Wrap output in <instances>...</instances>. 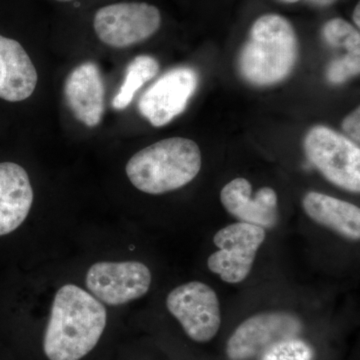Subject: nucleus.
Returning a JSON list of instances; mask_svg holds the SVG:
<instances>
[{
	"label": "nucleus",
	"mask_w": 360,
	"mask_h": 360,
	"mask_svg": "<svg viewBox=\"0 0 360 360\" xmlns=\"http://www.w3.org/2000/svg\"><path fill=\"white\" fill-rule=\"evenodd\" d=\"M103 303L75 284L56 291L45 329L44 350L49 360H80L96 347L106 328Z\"/></svg>",
	"instance_id": "1"
},
{
	"label": "nucleus",
	"mask_w": 360,
	"mask_h": 360,
	"mask_svg": "<svg viewBox=\"0 0 360 360\" xmlns=\"http://www.w3.org/2000/svg\"><path fill=\"white\" fill-rule=\"evenodd\" d=\"M202 156L191 139L170 137L141 149L127 162L125 172L132 184L144 193L176 191L200 174Z\"/></svg>",
	"instance_id": "2"
},
{
	"label": "nucleus",
	"mask_w": 360,
	"mask_h": 360,
	"mask_svg": "<svg viewBox=\"0 0 360 360\" xmlns=\"http://www.w3.org/2000/svg\"><path fill=\"white\" fill-rule=\"evenodd\" d=\"M297 56V39L290 21L277 14H266L251 28L239 56V68L250 84H274L288 77Z\"/></svg>",
	"instance_id": "3"
},
{
	"label": "nucleus",
	"mask_w": 360,
	"mask_h": 360,
	"mask_svg": "<svg viewBox=\"0 0 360 360\" xmlns=\"http://www.w3.org/2000/svg\"><path fill=\"white\" fill-rule=\"evenodd\" d=\"M307 158L331 184L360 191V149L354 142L322 125L309 130L304 141Z\"/></svg>",
	"instance_id": "4"
},
{
	"label": "nucleus",
	"mask_w": 360,
	"mask_h": 360,
	"mask_svg": "<svg viewBox=\"0 0 360 360\" xmlns=\"http://www.w3.org/2000/svg\"><path fill=\"white\" fill-rule=\"evenodd\" d=\"M160 25L158 7L146 2H120L101 7L94 20L98 39L115 49L144 41L158 32Z\"/></svg>",
	"instance_id": "5"
},
{
	"label": "nucleus",
	"mask_w": 360,
	"mask_h": 360,
	"mask_svg": "<svg viewBox=\"0 0 360 360\" xmlns=\"http://www.w3.org/2000/svg\"><path fill=\"white\" fill-rule=\"evenodd\" d=\"M265 236V229L257 225L245 222L227 225L213 238L219 250L208 257V269L224 283H243L250 276Z\"/></svg>",
	"instance_id": "6"
},
{
	"label": "nucleus",
	"mask_w": 360,
	"mask_h": 360,
	"mask_svg": "<svg viewBox=\"0 0 360 360\" xmlns=\"http://www.w3.org/2000/svg\"><path fill=\"white\" fill-rule=\"evenodd\" d=\"M167 307L191 340L207 342L219 333V296L207 284L191 281L177 286L168 295Z\"/></svg>",
	"instance_id": "7"
},
{
	"label": "nucleus",
	"mask_w": 360,
	"mask_h": 360,
	"mask_svg": "<svg viewBox=\"0 0 360 360\" xmlns=\"http://www.w3.org/2000/svg\"><path fill=\"white\" fill-rule=\"evenodd\" d=\"M302 322L286 312H264L243 321L227 341L226 354L231 360H250L264 354L281 341L295 338Z\"/></svg>",
	"instance_id": "8"
},
{
	"label": "nucleus",
	"mask_w": 360,
	"mask_h": 360,
	"mask_svg": "<svg viewBox=\"0 0 360 360\" xmlns=\"http://www.w3.org/2000/svg\"><path fill=\"white\" fill-rule=\"evenodd\" d=\"M85 284L99 302L122 305L148 293L151 272L139 262H97L87 271Z\"/></svg>",
	"instance_id": "9"
},
{
	"label": "nucleus",
	"mask_w": 360,
	"mask_h": 360,
	"mask_svg": "<svg viewBox=\"0 0 360 360\" xmlns=\"http://www.w3.org/2000/svg\"><path fill=\"white\" fill-rule=\"evenodd\" d=\"M198 84V75L191 68L167 71L142 94L139 101V112L153 127L167 125L186 110Z\"/></svg>",
	"instance_id": "10"
},
{
	"label": "nucleus",
	"mask_w": 360,
	"mask_h": 360,
	"mask_svg": "<svg viewBox=\"0 0 360 360\" xmlns=\"http://www.w3.org/2000/svg\"><path fill=\"white\" fill-rule=\"evenodd\" d=\"M220 201L239 222L271 229L278 221L276 191L262 187L252 198L250 182L243 177L231 180L222 188Z\"/></svg>",
	"instance_id": "11"
},
{
	"label": "nucleus",
	"mask_w": 360,
	"mask_h": 360,
	"mask_svg": "<svg viewBox=\"0 0 360 360\" xmlns=\"http://www.w3.org/2000/svg\"><path fill=\"white\" fill-rule=\"evenodd\" d=\"M65 96L68 108L78 122L94 127L103 120L105 87L98 66L85 63L77 66L65 84Z\"/></svg>",
	"instance_id": "12"
},
{
	"label": "nucleus",
	"mask_w": 360,
	"mask_h": 360,
	"mask_svg": "<svg viewBox=\"0 0 360 360\" xmlns=\"http://www.w3.org/2000/svg\"><path fill=\"white\" fill-rule=\"evenodd\" d=\"M37 68L16 40L0 35V98L20 103L30 98L37 85Z\"/></svg>",
	"instance_id": "13"
},
{
	"label": "nucleus",
	"mask_w": 360,
	"mask_h": 360,
	"mask_svg": "<svg viewBox=\"0 0 360 360\" xmlns=\"http://www.w3.org/2000/svg\"><path fill=\"white\" fill-rule=\"evenodd\" d=\"M32 202L33 189L25 168L13 162L0 163V236L25 222Z\"/></svg>",
	"instance_id": "14"
},
{
	"label": "nucleus",
	"mask_w": 360,
	"mask_h": 360,
	"mask_svg": "<svg viewBox=\"0 0 360 360\" xmlns=\"http://www.w3.org/2000/svg\"><path fill=\"white\" fill-rule=\"evenodd\" d=\"M302 206L307 217L317 224L350 240H359L360 210L356 205L326 194L310 191L303 198Z\"/></svg>",
	"instance_id": "15"
},
{
	"label": "nucleus",
	"mask_w": 360,
	"mask_h": 360,
	"mask_svg": "<svg viewBox=\"0 0 360 360\" xmlns=\"http://www.w3.org/2000/svg\"><path fill=\"white\" fill-rule=\"evenodd\" d=\"M158 70L160 63L153 56H141L135 58L127 66L124 82L113 98V108L117 110L127 108L134 99L137 90L153 79L158 75Z\"/></svg>",
	"instance_id": "16"
},
{
	"label": "nucleus",
	"mask_w": 360,
	"mask_h": 360,
	"mask_svg": "<svg viewBox=\"0 0 360 360\" xmlns=\"http://www.w3.org/2000/svg\"><path fill=\"white\" fill-rule=\"evenodd\" d=\"M324 39L333 47H343L348 53H360L359 30L347 21L335 18L329 20L322 30Z\"/></svg>",
	"instance_id": "17"
},
{
	"label": "nucleus",
	"mask_w": 360,
	"mask_h": 360,
	"mask_svg": "<svg viewBox=\"0 0 360 360\" xmlns=\"http://www.w3.org/2000/svg\"><path fill=\"white\" fill-rule=\"evenodd\" d=\"M260 356L262 360H312L314 352L307 343L295 338L277 343Z\"/></svg>",
	"instance_id": "18"
},
{
	"label": "nucleus",
	"mask_w": 360,
	"mask_h": 360,
	"mask_svg": "<svg viewBox=\"0 0 360 360\" xmlns=\"http://www.w3.org/2000/svg\"><path fill=\"white\" fill-rule=\"evenodd\" d=\"M359 70L360 53H348L329 65L328 78L333 84H340L347 82L348 78L359 75Z\"/></svg>",
	"instance_id": "19"
},
{
	"label": "nucleus",
	"mask_w": 360,
	"mask_h": 360,
	"mask_svg": "<svg viewBox=\"0 0 360 360\" xmlns=\"http://www.w3.org/2000/svg\"><path fill=\"white\" fill-rule=\"evenodd\" d=\"M342 129L349 137V141L359 144L360 141V110H355L352 115L347 116L342 122Z\"/></svg>",
	"instance_id": "20"
},
{
	"label": "nucleus",
	"mask_w": 360,
	"mask_h": 360,
	"mask_svg": "<svg viewBox=\"0 0 360 360\" xmlns=\"http://www.w3.org/2000/svg\"><path fill=\"white\" fill-rule=\"evenodd\" d=\"M359 15H360V6H359V4H357L356 7H355L354 13V20L355 25H357V27H359V26H360Z\"/></svg>",
	"instance_id": "21"
},
{
	"label": "nucleus",
	"mask_w": 360,
	"mask_h": 360,
	"mask_svg": "<svg viewBox=\"0 0 360 360\" xmlns=\"http://www.w3.org/2000/svg\"><path fill=\"white\" fill-rule=\"evenodd\" d=\"M315 4H321V6H326V4H333L335 0H312Z\"/></svg>",
	"instance_id": "22"
},
{
	"label": "nucleus",
	"mask_w": 360,
	"mask_h": 360,
	"mask_svg": "<svg viewBox=\"0 0 360 360\" xmlns=\"http://www.w3.org/2000/svg\"><path fill=\"white\" fill-rule=\"evenodd\" d=\"M283 1L290 2V4H293V2H297L300 1V0H283Z\"/></svg>",
	"instance_id": "23"
},
{
	"label": "nucleus",
	"mask_w": 360,
	"mask_h": 360,
	"mask_svg": "<svg viewBox=\"0 0 360 360\" xmlns=\"http://www.w3.org/2000/svg\"><path fill=\"white\" fill-rule=\"evenodd\" d=\"M56 1H59V2H71V1H73V0H56Z\"/></svg>",
	"instance_id": "24"
}]
</instances>
